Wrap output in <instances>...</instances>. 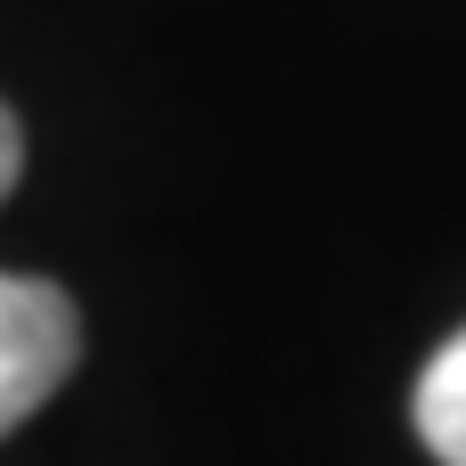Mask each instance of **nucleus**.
<instances>
[{"instance_id": "nucleus-2", "label": "nucleus", "mask_w": 466, "mask_h": 466, "mask_svg": "<svg viewBox=\"0 0 466 466\" xmlns=\"http://www.w3.org/2000/svg\"><path fill=\"white\" fill-rule=\"evenodd\" d=\"M418 442L442 466H466V328L426 360V377H418Z\"/></svg>"}, {"instance_id": "nucleus-1", "label": "nucleus", "mask_w": 466, "mask_h": 466, "mask_svg": "<svg viewBox=\"0 0 466 466\" xmlns=\"http://www.w3.org/2000/svg\"><path fill=\"white\" fill-rule=\"evenodd\" d=\"M82 360V311L66 287L0 270V434H16Z\"/></svg>"}, {"instance_id": "nucleus-3", "label": "nucleus", "mask_w": 466, "mask_h": 466, "mask_svg": "<svg viewBox=\"0 0 466 466\" xmlns=\"http://www.w3.org/2000/svg\"><path fill=\"white\" fill-rule=\"evenodd\" d=\"M16 172H25V131H16V115H8V98H0V197L16 188Z\"/></svg>"}]
</instances>
